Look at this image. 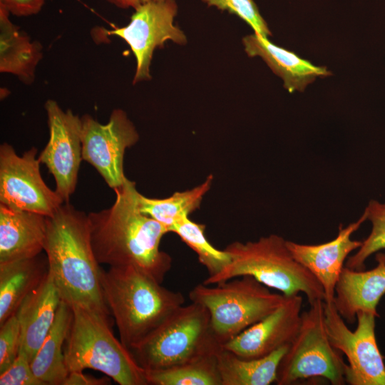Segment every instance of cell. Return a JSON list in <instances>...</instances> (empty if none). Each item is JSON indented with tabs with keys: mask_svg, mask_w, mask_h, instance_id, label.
<instances>
[{
	"mask_svg": "<svg viewBox=\"0 0 385 385\" xmlns=\"http://www.w3.org/2000/svg\"><path fill=\"white\" fill-rule=\"evenodd\" d=\"M114 191L110 207L88 214L97 261L109 267H133L163 283L172 267V258L160 248L168 230L140 211L134 181L126 178Z\"/></svg>",
	"mask_w": 385,
	"mask_h": 385,
	"instance_id": "obj_1",
	"label": "cell"
},
{
	"mask_svg": "<svg viewBox=\"0 0 385 385\" xmlns=\"http://www.w3.org/2000/svg\"><path fill=\"white\" fill-rule=\"evenodd\" d=\"M43 251L61 300L109 317L101 286L103 268L92 248L88 215L63 202L47 217Z\"/></svg>",
	"mask_w": 385,
	"mask_h": 385,
	"instance_id": "obj_2",
	"label": "cell"
},
{
	"mask_svg": "<svg viewBox=\"0 0 385 385\" xmlns=\"http://www.w3.org/2000/svg\"><path fill=\"white\" fill-rule=\"evenodd\" d=\"M101 286L120 340L128 350L145 339L185 303L180 292L167 289L133 267L102 269Z\"/></svg>",
	"mask_w": 385,
	"mask_h": 385,
	"instance_id": "obj_3",
	"label": "cell"
},
{
	"mask_svg": "<svg viewBox=\"0 0 385 385\" xmlns=\"http://www.w3.org/2000/svg\"><path fill=\"white\" fill-rule=\"evenodd\" d=\"M225 250L230 262L216 275L206 277L203 284H215L248 275L286 297L302 292L309 304L316 299L324 301L322 285L294 258L282 237L272 234L256 241H237L228 245Z\"/></svg>",
	"mask_w": 385,
	"mask_h": 385,
	"instance_id": "obj_4",
	"label": "cell"
},
{
	"mask_svg": "<svg viewBox=\"0 0 385 385\" xmlns=\"http://www.w3.org/2000/svg\"><path fill=\"white\" fill-rule=\"evenodd\" d=\"M71 309L63 347L68 372L91 369L120 385H148L145 371L114 336L109 317L78 306Z\"/></svg>",
	"mask_w": 385,
	"mask_h": 385,
	"instance_id": "obj_5",
	"label": "cell"
},
{
	"mask_svg": "<svg viewBox=\"0 0 385 385\" xmlns=\"http://www.w3.org/2000/svg\"><path fill=\"white\" fill-rule=\"evenodd\" d=\"M222 349L213 334L208 310L191 302L173 311L129 351L141 368L150 371L215 355Z\"/></svg>",
	"mask_w": 385,
	"mask_h": 385,
	"instance_id": "obj_6",
	"label": "cell"
},
{
	"mask_svg": "<svg viewBox=\"0 0 385 385\" xmlns=\"http://www.w3.org/2000/svg\"><path fill=\"white\" fill-rule=\"evenodd\" d=\"M189 299L207 308L213 334L223 346L279 307L285 296L245 275L215 284H198Z\"/></svg>",
	"mask_w": 385,
	"mask_h": 385,
	"instance_id": "obj_7",
	"label": "cell"
},
{
	"mask_svg": "<svg viewBox=\"0 0 385 385\" xmlns=\"http://www.w3.org/2000/svg\"><path fill=\"white\" fill-rule=\"evenodd\" d=\"M346 367L343 354L328 337L324 301L316 299L302 313L299 331L279 364L276 384L324 379L332 385H344Z\"/></svg>",
	"mask_w": 385,
	"mask_h": 385,
	"instance_id": "obj_8",
	"label": "cell"
},
{
	"mask_svg": "<svg viewBox=\"0 0 385 385\" xmlns=\"http://www.w3.org/2000/svg\"><path fill=\"white\" fill-rule=\"evenodd\" d=\"M324 321L331 344L347 359L346 383L350 385H385V364L375 334L376 317L360 311L352 331L333 302L325 303Z\"/></svg>",
	"mask_w": 385,
	"mask_h": 385,
	"instance_id": "obj_9",
	"label": "cell"
},
{
	"mask_svg": "<svg viewBox=\"0 0 385 385\" xmlns=\"http://www.w3.org/2000/svg\"><path fill=\"white\" fill-rule=\"evenodd\" d=\"M37 152L32 147L19 156L10 144L1 145L0 204L49 217L65 202L43 180Z\"/></svg>",
	"mask_w": 385,
	"mask_h": 385,
	"instance_id": "obj_10",
	"label": "cell"
},
{
	"mask_svg": "<svg viewBox=\"0 0 385 385\" xmlns=\"http://www.w3.org/2000/svg\"><path fill=\"white\" fill-rule=\"evenodd\" d=\"M177 11L175 0L144 2L135 9L125 26L104 29L107 35L123 39L135 56L133 84L151 78L150 66L156 48H162L167 41L180 45L187 43L186 36L174 24Z\"/></svg>",
	"mask_w": 385,
	"mask_h": 385,
	"instance_id": "obj_11",
	"label": "cell"
},
{
	"mask_svg": "<svg viewBox=\"0 0 385 385\" xmlns=\"http://www.w3.org/2000/svg\"><path fill=\"white\" fill-rule=\"evenodd\" d=\"M82 158L101 175L109 188L120 187L126 177L123 169L125 150L139 140V134L126 113L114 109L107 123L91 115L81 117Z\"/></svg>",
	"mask_w": 385,
	"mask_h": 385,
	"instance_id": "obj_12",
	"label": "cell"
},
{
	"mask_svg": "<svg viewBox=\"0 0 385 385\" xmlns=\"http://www.w3.org/2000/svg\"><path fill=\"white\" fill-rule=\"evenodd\" d=\"M44 108L49 139L38 158L54 178L55 190L67 202L76 190L83 160L81 118L63 111L54 100H47Z\"/></svg>",
	"mask_w": 385,
	"mask_h": 385,
	"instance_id": "obj_13",
	"label": "cell"
},
{
	"mask_svg": "<svg viewBox=\"0 0 385 385\" xmlns=\"http://www.w3.org/2000/svg\"><path fill=\"white\" fill-rule=\"evenodd\" d=\"M302 304L300 295L285 296L279 307L223 344L222 348L242 358L257 359L289 345L300 327Z\"/></svg>",
	"mask_w": 385,
	"mask_h": 385,
	"instance_id": "obj_14",
	"label": "cell"
},
{
	"mask_svg": "<svg viewBox=\"0 0 385 385\" xmlns=\"http://www.w3.org/2000/svg\"><path fill=\"white\" fill-rule=\"evenodd\" d=\"M367 220L365 210L356 222L344 227L341 224L337 236L319 245H304L287 240L294 258L306 267L322 285L325 303L333 302L336 284L349 254L358 250L361 241L351 238L352 234Z\"/></svg>",
	"mask_w": 385,
	"mask_h": 385,
	"instance_id": "obj_15",
	"label": "cell"
},
{
	"mask_svg": "<svg viewBox=\"0 0 385 385\" xmlns=\"http://www.w3.org/2000/svg\"><path fill=\"white\" fill-rule=\"evenodd\" d=\"M377 265L369 270H354L344 267L336 284L333 304L340 316L349 324L360 311L379 317L377 306L385 294V253L376 255Z\"/></svg>",
	"mask_w": 385,
	"mask_h": 385,
	"instance_id": "obj_16",
	"label": "cell"
},
{
	"mask_svg": "<svg viewBox=\"0 0 385 385\" xmlns=\"http://www.w3.org/2000/svg\"><path fill=\"white\" fill-rule=\"evenodd\" d=\"M46 230V216L0 204V262L40 255Z\"/></svg>",
	"mask_w": 385,
	"mask_h": 385,
	"instance_id": "obj_17",
	"label": "cell"
},
{
	"mask_svg": "<svg viewBox=\"0 0 385 385\" xmlns=\"http://www.w3.org/2000/svg\"><path fill=\"white\" fill-rule=\"evenodd\" d=\"M61 299L49 272L22 302L16 312L21 328V347L32 360L56 317Z\"/></svg>",
	"mask_w": 385,
	"mask_h": 385,
	"instance_id": "obj_18",
	"label": "cell"
},
{
	"mask_svg": "<svg viewBox=\"0 0 385 385\" xmlns=\"http://www.w3.org/2000/svg\"><path fill=\"white\" fill-rule=\"evenodd\" d=\"M245 51L249 56L261 57L272 71L284 81L289 93L303 91L317 77L331 75L326 67L316 66L294 53L273 44L267 38L256 34L242 38Z\"/></svg>",
	"mask_w": 385,
	"mask_h": 385,
	"instance_id": "obj_19",
	"label": "cell"
},
{
	"mask_svg": "<svg viewBox=\"0 0 385 385\" xmlns=\"http://www.w3.org/2000/svg\"><path fill=\"white\" fill-rule=\"evenodd\" d=\"M10 15L0 2V71L15 75L23 83L31 84L43 58V47L21 31L11 21Z\"/></svg>",
	"mask_w": 385,
	"mask_h": 385,
	"instance_id": "obj_20",
	"label": "cell"
},
{
	"mask_svg": "<svg viewBox=\"0 0 385 385\" xmlns=\"http://www.w3.org/2000/svg\"><path fill=\"white\" fill-rule=\"evenodd\" d=\"M48 272L46 257L0 262V324L16 314L24 299Z\"/></svg>",
	"mask_w": 385,
	"mask_h": 385,
	"instance_id": "obj_21",
	"label": "cell"
},
{
	"mask_svg": "<svg viewBox=\"0 0 385 385\" xmlns=\"http://www.w3.org/2000/svg\"><path fill=\"white\" fill-rule=\"evenodd\" d=\"M72 318L71 307L61 300L51 329L31 361L34 374L44 385H63L69 373L63 347Z\"/></svg>",
	"mask_w": 385,
	"mask_h": 385,
	"instance_id": "obj_22",
	"label": "cell"
},
{
	"mask_svg": "<svg viewBox=\"0 0 385 385\" xmlns=\"http://www.w3.org/2000/svg\"><path fill=\"white\" fill-rule=\"evenodd\" d=\"M289 345L257 359H245L222 349L217 354L222 385H269L277 381L281 360Z\"/></svg>",
	"mask_w": 385,
	"mask_h": 385,
	"instance_id": "obj_23",
	"label": "cell"
},
{
	"mask_svg": "<svg viewBox=\"0 0 385 385\" xmlns=\"http://www.w3.org/2000/svg\"><path fill=\"white\" fill-rule=\"evenodd\" d=\"M213 177L207 176L204 183L188 190L175 192L171 196L158 199L139 193L138 205L144 214L163 225L168 232L184 217L200 207L204 195L210 189Z\"/></svg>",
	"mask_w": 385,
	"mask_h": 385,
	"instance_id": "obj_24",
	"label": "cell"
},
{
	"mask_svg": "<svg viewBox=\"0 0 385 385\" xmlns=\"http://www.w3.org/2000/svg\"><path fill=\"white\" fill-rule=\"evenodd\" d=\"M217 354L163 369L145 371L148 384L222 385Z\"/></svg>",
	"mask_w": 385,
	"mask_h": 385,
	"instance_id": "obj_25",
	"label": "cell"
},
{
	"mask_svg": "<svg viewBox=\"0 0 385 385\" xmlns=\"http://www.w3.org/2000/svg\"><path fill=\"white\" fill-rule=\"evenodd\" d=\"M205 226L196 223L189 217L180 219L172 228L175 233L197 255L198 260L211 277L221 272L230 262L229 254L213 247L205 235Z\"/></svg>",
	"mask_w": 385,
	"mask_h": 385,
	"instance_id": "obj_26",
	"label": "cell"
},
{
	"mask_svg": "<svg viewBox=\"0 0 385 385\" xmlns=\"http://www.w3.org/2000/svg\"><path fill=\"white\" fill-rule=\"evenodd\" d=\"M364 210L372 227L357 251L346 260L345 267L354 270H364L367 258L385 249V202L371 200Z\"/></svg>",
	"mask_w": 385,
	"mask_h": 385,
	"instance_id": "obj_27",
	"label": "cell"
},
{
	"mask_svg": "<svg viewBox=\"0 0 385 385\" xmlns=\"http://www.w3.org/2000/svg\"><path fill=\"white\" fill-rule=\"evenodd\" d=\"M208 6L227 11L245 21L255 34L267 38L272 34L253 0H202Z\"/></svg>",
	"mask_w": 385,
	"mask_h": 385,
	"instance_id": "obj_28",
	"label": "cell"
},
{
	"mask_svg": "<svg viewBox=\"0 0 385 385\" xmlns=\"http://www.w3.org/2000/svg\"><path fill=\"white\" fill-rule=\"evenodd\" d=\"M21 347V328L16 314L0 324V373L17 357Z\"/></svg>",
	"mask_w": 385,
	"mask_h": 385,
	"instance_id": "obj_29",
	"label": "cell"
},
{
	"mask_svg": "<svg viewBox=\"0 0 385 385\" xmlns=\"http://www.w3.org/2000/svg\"><path fill=\"white\" fill-rule=\"evenodd\" d=\"M0 385H44L34 374L31 361L22 351L12 364L0 373Z\"/></svg>",
	"mask_w": 385,
	"mask_h": 385,
	"instance_id": "obj_30",
	"label": "cell"
},
{
	"mask_svg": "<svg viewBox=\"0 0 385 385\" xmlns=\"http://www.w3.org/2000/svg\"><path fill=\"white\" fill-rule=\"evenodd\" d=\"M46 0H0L10 12L16 16H29L37 14L42 9Z\"/></svg>",
	"mask_w": 385,
	"mask_h": 385,
	"instance_id": "obj_31",
	"label": "cell"
},
{
	"mask_svg": "<svg viewBox=\"0 0 385 385\" xmlns=\"http://www.w3.org/2000/svg\"><path fill=\"white\" fill-rule=\"evenodd\" d=\"M111 384V378L104 376L96 378L83 371H71L64 380L63 385H108Z\"/></svg>",
	"mask_w": 385,
	"mask_h": 385,
	"instance_id": "obj_32",
	"label": "cell"
},
{
	"mask_svg": "<svg viewBox=\"0 0 385 385\" xmlns=\"http://www.w3.org/2000/svg\"><path fill=\"white\" fill-rule=\"evenodd\" d=\"M120 9H137L142 3L140 0H103Z\"/></svg>",
	"mask_w": 385,
	"mask_h": 385,
	"instance_id": "obj_33",
	"label": "cell"
},
{
	"mask_svg": "<svg viewBox=\"0 0 385 385\" xmlns=\"http://www.w3.org/2000/svg\"><path fill=\"white\" fill-rule=\"evenodd\" d=\"M141 3L148 2V1H159V0H140Z\"/></svg>",
	"mask_w": 385,
	"mask_h": 385,
	"instance_id": "obj_34",
	"label": "cell"
}]
</instances>
